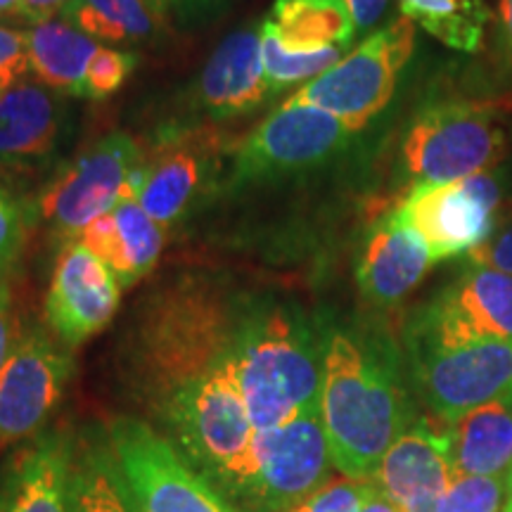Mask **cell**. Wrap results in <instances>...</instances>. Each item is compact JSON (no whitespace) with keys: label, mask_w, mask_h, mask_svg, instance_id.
Wrapping results in <instances>:
<instances>
[{"label":"cell","mask_w":512,"mask_h":512,"mask_svg":"<svg viewBox=\"0 0 512 512\" xmlns=\"http://www.w3.org/2000/svg\"><path fill=\"white\" fill-rule=\"evenodd\" d=\"M252 297L219 275H178L138 304L119 349L131 401L235 508L252 479L256 434L238 382Z\"/></svg>","instance_id":"obj_1"},{"label":"cell","mask_w":512,"mask_h":512,"mask_svg":"<svg viewBox=\"0 0 512 512\" xmlns=\"http://www.w3.org/2000/svg\"><path fill=\"white\" fill-rule=\"evenodd\" d=\"M320 418L332 465L349 479H370L389 446L415 420V394L403 349L370 320H325Z\"/></svg>","instance_id":"obj_2"},{"label":"cell","mask_w":512,"mask_h":512,"mask_svg":"<svg viewBox=\"0 0 512 512\" xmlns=\"http://www.w3.org/2000/svg\"><path fill=\"white\" fill-rule=\"evenodd\" d=\"M325 320L292 302L252 297L238 339V382L256 432L320 408Z\"/></svg>","instance_id":"obj_3"},{"label":"cell","mask_w":512,"mask_h":512,"mask_svg":"<svg viewBox=\"0 0 512 512\" xmlns=\"http://www.w3.org/2000/svg\"><path fill=\"white\" fill-rule=\"evenodd\" d=\"M411 389L437 420L453 422L512 392V342L463 335L422 304L403 323Z\"/></svg>","instance_id":"obj_4"},{"label":"cell","mask_w":512,"mask_h":512,"mask_svg":"<svg viewBox=\"0 0 512 512\" xmlns=\"http://www.w3.org/2000/svg\"><path fill=\"white\" fill-rule=\"evenodd\" d=\"M505 152L508 136L494 102L448 98L415 112L401 143V162L403 174L418 188L496 169Z\"/></svg>","instance_id":"obj_5"},{"label":"cell","mask_w":512,"mask_h":512,"mask_svg":"<svg viewBox=\"0 0 512 512\" xmlns=\"http://www.w3.org/2000/svg\"><path fill=\"white\" fill-rule=\"evenodd\" d=\"M415 50V24L396 17L370 34L361 46L304 83L287 105H309L330 112L351 131H363L384 112Z\"/></svg>","instance_id":"obj_6"},{"label":"cell","mask_w":512,"mask_h":512,"mask_svg":"<svg viewBox=\"0 0 512 512\" xmlns=\"http://www.w3.org/2000/svg\"><path fill=\"white\" fill-rule=\"evenodd\" d=\"M107 434L136 512H240L147 420L114 418Z\"/></svg>","instance_id":"obj_7"},{"label":"cell","mask_w":512,"mask_h":512,"mask_svg":"<svg viewBox=\"0 0 512 512\" xmlns=\"http://www.w3.org/2000/svg\"><path fill=\"white\" fill-rule=\"evenodd\" d=\"M143 150L126 133H110L64 166L38 200L41 219L67 240L124 200H136Z\"/></svg>","instance_id":"obj_8"},{"label":"cell","mask_w":512,"mask_h":512,"mask_svg":"<svg viewBox=\"0 0 512 512\" xmlns=\"http://www.w3.org/2000/svg\"><path fill=\"white\" fill-rule=\"evenodd\" d=\"M332 456L320 408L256 432L252 479L240 512H292L330 482Z\"/></svg>","instance_id":"obj_9"},{"label":"cell","mask_w":512,"mask_h":512,"mask_svg":"<svg viewBox=\"0 0 512 512\" xmlns=\"http://www.w3.org/2000/svg\"><path fill=\"white\" fill-rule=\"evenodd\" d=\"M351 136L354 131L330 112L285 102L233 152L226 185L238 190L309 174L347 150Z\"/></svg>","instance_id":"obj_10"},{"label":"cell","mask_w":512,"mask_h":512,"mask_svg":"<svg viewBox=\"0 0 512 512\" xmlns=\"http://www.w3.org/2000/svg\"><path fill=\"white\" fill-rule=\"evenodd\" d=\"M505 190L510 183L496 166L463 181L411 188L399 209L437 264L472 254L496 233Z\"/></svg>","instance_id":"obj_11"},{"label":"cell","mask_w":512,"mask_h":512,"mask_svg":"<svg viewBox=\"0 0 512 512\" xmlns=\"http://www.w3.org/2000/svg\"><path fill=\"white\" fill-rule=\"evenodd\" d=\"M228 152L219 133H166L143 155L136 202L162 228L174 226L219 188L223 169L230 171L233 162L226 164Z\"/></svg>","instance_id":"obj_12"},{"label":"cell","mask_w":512,"mask_h":512,"mask_svg":"<svg viewBox=\"0 0 512 512\" xmlns=\"http://www.w3.org/2000/svg\"><path fill=\"white\" fill-rule=\"evenodd\" d=\"M67 344L41 325L17 335L0 370V446H17L46 430L72 377Z\"/></svg>","instance_id":"obj_13"},{"label":"cell","mask_w":512,"mask_h":512,"mask_svg":"<svg viewBox=\"0 0 512 512\" xmlns=\"http://www.w3.org/2000/svg\"><path fill=\"white\" fill-rule=\"evenodd\" d=\"M121 285L114 273L83 247L69 240L55 261L46 297V323L69 349L105 328L119 309Z\"/></svg>","instance_id":"obj_14"},{"label":"cell","mask_w":512,"mask_h":512,"mask_svg":"<svg viewBox=\"0 0 512 512\" xmlns=\"http://www.w3.org/2000/svg\"><path fill=\"white\" fill-rule=\"evenodd\" d=\"M453 477L448 422L420 415L389 446L370 482L401 512H437Z\"/></svg>","instance_id":"obj_15"},{"label":"cell","mask_w":512,"mask_h":512,"mask_svg":"<svg viewBox=\"0 0 512 512\" xmlns=\"http://www.w3.org/2000/svg\"><path fill=\"white\" fill-rule=\"evenodd\" d=\"M67 131V105L38 81H19L0 95V171L31 174L60 150Z\"/></svg>","instance_id":"obj_16"},{"label":"cell","mask_w":512,"mask_h":512,"mask_svg":"<svg viewBox=\"0 0 512 512\" xmlns=\"http://www.w3.org/2000/svg\"><path fill=\"white\" fill-rule=\"evenodd\" d=\"M432 266L430 249L396 207L370 228L356 264V285L375 309H394Z\"/></svg>","instance_id":"obj_17"},{"label":"cell","mask_w":512,"mask_h":512,"mask_svg":"<svg viewBox=\"0 0 512 512\" xmlns=\"http://www.w3.org/2000/svg\"><path fill=\"white\" fill-rule=\"evenodd\" d=\"M273 98L261 62V27L223 38L197 81V102L214 121L245 117Z\"/></svg>","instance_id":"obj_18"},{"label":"cell","mask_w":512,"mask_h":512,"mask_svg":"<svg viewBox=\"0 0 512 512\" xmlns=\"http://www.w3.org/2000/svg\"><path fill=\"white\" fill-rule=\"evenodd\" d=\"M72 430H43L0 470V512H67Z\"/></svg>","instance_id":"obj_19"},{"label":"cell","mask_w":512,"mask_h":512,"mask_svg":"<svg viewBox=\"0 0 512 512\" xmlns=\"http://www.w3.org/2000/svg\"><path fill=\"white\" fill-rule=\"evenodd\" d=\"M114 273L121 290L136 285L157 264L164 247L162 226L136 200H124L76 238Z\"/></svg>","instance_id":"obj_20"},{"label":"cell","mask_w":512,"mask_h":512,"mask_svg":"<svg viewBox=\"0 0 512 512\" xmlns=\"http://www.w3.org/2000/svg\"><path fill=\"white\" fill-rule=\"evenodd\" d=\"M430 304L465 335L512 342V275L508 273L467 264Z\"/></svg>","instance_id":"obj_21"},{"label":"cell","mask_w":512,"mask_h":512,"mask_svg":"<svg viewBox=\"0 0 512 512\" xmlns=\"http://www.w3.org/2000/svg\"><path fill=\"white\" fill-rule=\"evenodd\" d=\"M67 512H136L114 458L107 427L91 425L74 432Z\"/></svg>","instance_id":"obj_22"},{"label":"cell","mask_w":512,"mask_h":512,"mask_svg":"<svg viewBox=\"0 0 512 512\" xmlns=\"http://www.w3.org/2000/svg\"><path fill=\"white\" fill-rule=\"evenodd\" d=\"M456 475L508 477L512 470V392L448 422Z\"/></svg>","instance_id":"obj_23"},{"label":"cell","mask_w":512,"mask_h":512,"mask_svg":"<svg viewBox=\"0 0 512 512\" xmlns=\"http://www.w3.org/2000/svg\"><path fill=\"white\" fill-rule=\"evenodd\" d=\"M29 67L43 86L86 98V76L100 46L67 19L55 17L27 31Z\"/></svg>","instance_id":"obj_24"},{"label":"cell","mask_w":512,"mask_h":512,"mask_svg":"<svg viewBox=\"0 0 512 512\" xmlns=\"http://www.w3.org/2000/svg\"><path fill=\"white\" fill-rule=\"evenodd\" d=\"M264 22L285 48L299 53L347 50L356 36L344 0H275Z\"/></svg>","instance_id":"obj_25"},{"label":"cell","mask_w":512,"mask_h":512,"mask_svg":"<svg viewBox=\"0 0 512 512\" xmlns=\"http://www.w3.org/2000/svg\"><path fill=\"white\" fill-rule=\"evenodd\" d=\"M157 8L150 0H69L62 19L107 43H145L157 31Z\"/></svg>","instance_id":"obj_26"},{"label":"cell","mask_w":512,"mask_h":512,"mask_svg":"<svg viewBox=\"0 0 512 512\" xmlns=\"http://www.w3.org/2000/svg\"><path fill=\"white\" fill-rule=\"evenodd\" d=\"M399 8L401 17L458 53H477L491 22L484 0H399Z\"/></svg>","instance_id":"obj_27"},{"label":"cell","mask_w":512,"mask_h":512,"mask_svg":"<svg viewBox=\"0 0 512 512\" xmlns=\"http://www.w3.org/2000/svg\"><path fill=\"white\" fill-rule=\"evenodd\" d=\"M342 57L344 50L339 48L316 50V53H299V50L285 48L268 29V24L261 22V62H264V76L273 98L285 88L316 79Z\"/></svg>","instance_id":"obj_28"},{"label":"cell","mask_w":512,"mask_h":512,"mask_svg":"<svg viewBox=\"0 0 512 512\" xmlns=\"http://www.w3.org/2000/svg\"><path fill=\"white\" fill-rule=\"evenodd\" d=\"M508 477L456 475L437 512H505Z\"/></svg>","instance_id":"obj_29"},{"label":"cell","mask_w":512,"mask_h":512,"mask_svg":"<svg viewBox=\"0 0 512 512\" xmlns=\"http://www.w3.org/2000/svg\"><path fill=\"white\" fill-rule=\"evenodd\" d=\"M373 491L375 484L370 479H330L323 489H318L309 501L292 512H361Z\"/></svg>","instance_id":"obj_30"},{"label":"cell","mask_w":512,"mask_h":512,"mask_svg":"<svg viewBox=\"0 0 512 512\" xmlns=\"http://www.w3.org/2000/svg\"><path fill=\"white\" fill-rule=\"evenodd\" d=\"M138 57L133 53H124V50L100 48L95 53L91 67H88L86 76V98L102 100L110 98L124 86L128 76L136 69Z\"/></svg>","instance_id":"obj_31"},{"label":"cell","mask_w":512,"mask_h":512,"mask_svg":"<svg viewBox=\"0 0 512 512\" xmlns=\"http://www.w3.org/2000/svg\"><path fill=\"white\" fill-rule=\"evenodd\" d=\"M29 72L27 34L0 24V95L24 81Z\"/></svg>","instance_id":"obj_32"},{"label":"cell","mask_w":512,"mask_h":512,"mask_svg":"<svg viewBox=\"0 0 512 512\" xmlns=\"http://www.w3.org/2000/svg\"><path fill=\"white\" fill-rule=\"evenodd\" d=\"M24 238V211L15 195L0 185V273L12 264Z\"/></svg>","instance_id":"obj_33"},{"label":"cell","mask_w":512,"mask_h":512,"mask_svg":"<svg viewBox=\"0 0 512 512\" xmlns=\"http://www.w3.org/2000/svg\"><path fill=\"white\" fill-rule=\"evenodd\" d=\"M467 264L494 268V271L512 275V223L496 230L482 247L465 256Z\"/></svg>","instance_id":"obj_34"},{"label":"cell","mask_w":512,"mask_h":512,"mask_svg":"<svg viewBox=\"0 0 512 512\" xmlns=\"http://www.w3.org/2000/svg\"><path fill=\"white\" fill-rule=\"evenodd\" d=\"M67 5L69 0H17L15 10H12V17L22 19V22L36 27V24L50 22V19L60 17Z\"/></svg>","instance_id":"obj_35"},{"label":"cell","mask_w":512,"mask_h":512,"mask_svg":"<svg viewBox=\"0 0 512 512\" xmlns=\"http://www.w3.org/2000/svg\"><path fill=\"white\" fill-rule=\"evenodd\" d=\"M15 318H12V294L10 285L0 278V370L8 361L12 347H15Z\"/></svg>","instance_id":"obj_36"},{"label":"cell","mask_w":512,"mask_h":512,"mask_svg":"<svg viewBox=\"0 0 512 512\" xmlns=\"http://www.w3.org/2000/svg\"><path fill=\"white\" fill-rule=\"evenodd\" d=\"M344 3L351 12V19H354L356 34H361V31H370L380 22L389 0H344Z\"/></svg>","instance_id":"obj_37"},{"label":"cell","mask_w":512,"mask_h":512,"mask_svg":"<svg viewBox=\"0 0 512 512\" xmlns=\"http://www.w3.org/2000/svg\"><path fill=\"white\" fill-rule=\"evenodd\" d=\"M498 57L512 72V0H498Z\"/></svg>","instance_id":"obj_38"},{"label":"cell","mask_w":512,"mask_h":512,"mask_svg":"<svg viewBox=\"0 0 512 512\" xmlns=\"http://www.w3.org/2000/svg\"><path fill=\"white\" fill-rule=\"evenodd\" d=\"M223 3L226 0H171V8L181 22H200V19H207L216 10H221Z\"/></svg>","instance_id":"obj_39"},{"label":"cell","mask_w":512,"mask_h":512,"mask_svg":"<svg viewBox=\"0 0 512 512\" xmlns=\"http://www.w3.org/2000/svg\"><path fill=\"white\" fill-rule=\"evenodd\" d=\"M361 512H401L399 508H396V505L389 501L387 496H382L380 491H377V486H375V491H373V496L368 498L366 501V505H363V510Z\"/></svg>","instance_id":"obj_40"},{"label":"cell","mask_w":512,"mask_h":512,"mask_svg":"<svg viewBox=\"0 0 512 512\" xmlns=\"http://www.w3.org/2000/svg\"><path fill=\"white\" fill-rule=\"evenodd\" d=\"M494 107L498 112H505V114H512V91H508L503 95V98H498L496 102H494Z\"/></svg>","instance_id":"obj_41"},{"label":"cell","mask_w":512,"mask_h":512,"mask_svg":"<svg viewBox=\"0 0 512 512\" xmlns=\"http://www.w3.org/2000/svg\"><path fill=\"white\" fill-rule=\"evenodd\" d=\"M17 0H0V17L3 15H12V10H15Z\"/></svg>","instance_id":"obj_42"},{"label":"cell","mask_w":512,"mask_h":512,"mask_svg":"<svg viewBox=\"0 0 512 512\" xmlns=\"http://www.w3.org/2000/svg\"><path fill=\"white\" fill-rule=\"evenodd\" d=\"M505 512H512V470L508 475V501H505Z\"/></svg>","instance_id":"obj_43"},{"label":"cell","mask_w":512,"mask_h":512,"mask_svg":"<svg viewBox=\"0 0 512 512\" xmlns=\"http://www.w3.org/2000/svg\"><path fill=\"white\" fill-rule=\"evenodd\" d=\"M150 3L155 5L157 12H162L164 8H169V5H171V0H150Z\"/></svg>","instance_id":"obj_44"},{"label":"cell","mask_w":512,"mask_h":512,"mask_svg":"<svg viewBox=\"0 0 512 512\" xmlns=\"http://www.w3.org/2000/svg\"><path fill=\"white\" fill-rule=\"evenodd\" d=\"M508 197H510V202H512V183H510V190H508Z\"/></svg>","instance_id":"obj_45"}]
</instances>
